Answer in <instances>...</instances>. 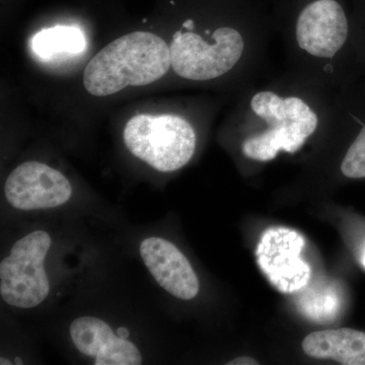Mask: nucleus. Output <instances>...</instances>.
I'll use <instances>...</instances> for the list:
<instances>
[{"label":"nucleus","mask_w":365,"mask_h":365,"mask_svg":"<svg viewBox=\"0 0 365 365\" xmlns=\"http://www.w3.org/2000/svg\"><path fill=\"white\" fill-rule=\"evenodd\" d=\"M172 66L167 43L148 32L127 34L103 48L88 62L83 85L91 95L107 97L127 86L150 85Z\"/></svg>","instance_id":"nucleus-1"},{"label":"nucleus","mask_w":365,"mask_h":365,"mask_svg":"<svg viewBox=\"0 0 365 365\" xmlns=\"http://www.w3.org/2000/svg\"><path fill=\"white\" fill-rule=\"evenodd\" d=\"M251 109L269 124L263 133L249 137L242 144L247 158L269 162L279 151L294 153L318 127L316 113L302 98H282L272 91H260L251 101Z\"/></svg>","instance_id":"nucleus-2"},{"label":"nucleus","mask_w":365,"mask_h":365,"mask_svg":"<svg viewBox=\"0 0 365 365\" xmlns=\"http://www.w3.org/2000/svg\"><path fill=\"white\" fill-rule=\"evenodd\" d=\"M124 143L134 157L158 172L170 173L185 167L193 157L196 134L181 117L140 114L127 122Z\"/></svg>","instance_id":"nucleus-3"},{"label":"nucleus","mask_w":365,"mask_h":365,"mask_svg":"<svg viewBox=\"0 0 365 365\" xmlns=\"http://www.w3.org/2000/svg\"><path fill=\"white\" fill-rule=\"evenodd\" d=\"M51 237L37 230L19 240L0 263V295L9 306L31 309L44 302L50 283L44 261Z\"/></svg>","instance_id":"nucleus-4"},{"label":"nucleus","mask_w":365,"mask_h":365,"mask_svg":"<svg viewBox=\"0 0 365 365\" xmlns=\"http://www.w3.org/2000/svg\"><path fill=\"white\" fill-rule=\"evenodd\" d=\"M212 43L194 33L178 31L170 46V62L178 76L190 81L220 78L241 59L245 43L241 34L228 26L217 29Z\"/></svg>","instance_id":"nucleus-5"},{"label":"nucleus","mask_w":365,"mask_h":365,"mask_svg":"<svg viewBox=\"0 0 365 365\" xmlns=\"http://www.w3.org/2000/svg\"><path fill=\"white\" fill-rule=\"evenodd\" d=\"M304 246V237L290 228L271 227L262 235L257 262L271 284L283 294L300 292L311 280V267L300 257Z\"/></svg>","instance_id":"nucleus-6"},{"label":"nucleus","mask_w":365,"mask_h":365,"mask_svg":"<svg viewBox=\"0 0 365 365\" xmlns=\"http://www.w3.org/2000/svg\"><path fill=\"white\" fill-rule=\"evenodd\" d=\"M6 200L21 210H37L63 205L71 199V182L58 170L39 162L21 163L7 178Z\"/></svg>","instance_id":"nucleus-7"},{"label":"nucleus","mask_w":365,"mask_h":365,"mask_svg":"<svg viewBox=\"0 0 365 365\" xmlns=\"http://www.w3.org/2000/svg\"><path fill=\"white\" fill-rule=\"evenodd\" d=\"M347 36V19L336 0L312 2L297 19V44L314 57L332 58L345 44Z\"/></svg>","instance_id":"nucleus-8"},{"label":"nucleus","mask_w":365,"mask_h":365,"mask_svg":"<svg viewBox=\"0 0 365 365\" xmlns=\"http://www.w3.org/2000/svg\"><path fill=\"white\" fill-rule=\"evenodd\" d=\"M140 255L153 277L178 299H194L199 280L191 264L173 242L162 237H148L140 245Z\"/></svg>","instance_id":"nucleus-9"},{"label":"nucleus","mask_w":365,"mask_h":365,"mask_svg":"<svg viewBox=\"0 0 365 365\" xmlns=\"http://www.w3.org/2000/svg\"><path fill=\"white\" fill-rule=\"evenodd\" d=\"M72 342L79 352L95 357V365H139L140 352L133 343L115 336L103 319L83 317L71 325Z\"/></svg>","instance_id":"nucleus-10"},{"label":"nucleus","mask_w":365,"mask_h":365,"mask_svg":"<svg viewBox=\"0 0 365 365\" xmlns=\"http://www.w3.org/2000/svg\"><path fill=\"white\" fill-rule=\"evenodd\" d=\"M302 349L309 356L344 365H365V334L353 329L318 331L307 335Z\"/></svg>","instance_id":"nucleus-11"},{"label":"nucleus","mask_w":365,"mask_h":365,"mask_svg":"<svg viewBox=\"0 0 365 365\" xmlns=\"http://www.w3.org/2000/svg\"><path fill=\"white\" fill-rule=\"evenodd\" d=\"M85 33L78 26H57L43 29L31 41L36 56L50 61L58 55H78L86 49Z\"/></svg>","instance_id":"nucleus-12"},{"label":"nucleus","mask_w":365,"mask_h":365,"mask_svg":"<svg viewBox=\"0 0 365 365\" xmlns=\"http://www.w3.org/2000/svg\"><path fill=\"white\" fill-rule=\"evenodd\" d=\"M300 295L299 306L307 318L317 323L328 324L338 316L340 297L337 290L331 287H309Z\"/></svg>","instance_id":"nucleus-13"},{"label":"nucleus","mask_w":365,"mask_h":365,"mask_svg":"<svg viewBox=\"0 0 365 365\" xmlns=\"http://www.w3.org/2000/svg\"><path fill=\"white\" fill-rule=\"evenodd\" d=\"M341 170L345 177L351 179L365 178V126L346 153Z\"/></svg>","instance_id":"nucleus-14"},{"label":"nucleus","mask_w":365,"mask_h":365,"mask_svg":"<svg viewBox=\"0 0 365 365\" xmlns=\"http://www.w3.org/2000/svg\"><path fill=\"white\" fill-rule=\"evenodd\" d=\"M258 364V361L256 360L251 359V357L248 356H242L239 357V359H235L232 360V361L227 362V365H256Z\"/></svg>","instance_id":"nucleus-15"},{"label":"nucleus","mask_w":365,"mask_h":365,"mask_svg":"<svg viewBox=\"0 0 365 365\" xmlns=\"http://www.w3.org/2000/svg\"><path fill=\"white\" fill-rule=\"evenodd\" d=\"M117 334L119 337L123 338V339H127L129 337V331L128 329L124 328V327H121V328L117 329Z\"/></svg>","instance_id":"nucleus-16"},{"label":"nucleus","mask_w":365,"mask_h":365,"mask_svg":"<svg viewBox=\"0 0 365 365\" xmlns=\"http://www.w3.org/2000/svg\"><path fill=\"white\" fill-rule=\"evenodd\" d=\"M0 364L1 365H11L13 364V362L9 361V360H7L6 359H4V357H1L0 359Z\"/></svg>","instance_id":"nucleus-17"},{"label":"nucleus","mask_w":365,"mask_h":365,"mask_svg":"<svg viewBox=\"0 0 365 365\" xmlns=\"http://www.w3.org/2000/svg\"><path fill=\"white\" fill-rule=\"evenodd\" d=\"M184 28L186 29H193V21L191 20L187 21L186 23L184 24Z\"/></svg>","instance_id":"nucleus-18"},{"label":"nucleus","mask_w":365,"mask_h":365,"mask_svg":"<svg viewBox=\"0 0 365 365\" xmlns=\"http://www.w3.org/2000/svg\"><path fill=\"white\" fill-rule=\"evenodd\" d=\"M362 265H364L365 268V249L364 251V254H362Z\"/></svg>","instance_id":"nucleus-19"},{"label":"nucleus","mask_w":365,"mask_h":365,"mask_svg":"<svg viewBox=\"0 0 365 365\" xmlns=\"http://www.w3.org/2000/svg\"><path fill=\"white\" fill-rule=\"evenodd\" d=\"M14 360H16V364H23V361H21V359H19V357H16Z\"/></svg>","instance_id":"nucleus-20"}]
</instances>
